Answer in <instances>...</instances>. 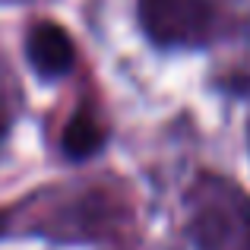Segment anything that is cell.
Here are the masks:
<instances>
[{"mask_svg": "<svg viewBox=\"0 0 250 250\" xmlns=\"http://www.w3.org/2000/svg\"><path fill=\"white\" fill-rule=\"evenodd\" d=\"M127 219L130 206L121 200V190L108 184H80L42 190L19 209H6L0 215V228L13 234L48 238L57 244H89L117 234Z\"/></svg>", "mask_w": 250, "mask_h": 250, "instance_id": "6da1fadb", "label": "cell"}, {"mask_svg": "<svg viewBox=\"0 0 250 250\" xmlns=\"http://www.w3.org/2000/svg\"><path fill=\"white\" fill-rule=\"evenodd\" d=\"M184 203L196 250H250V193L238 181L203 171Z\"/></svg>", "mask_w": 250, "mask_h": 250, "instance_id": "7a4b0ae2", "label": "cell"}, {"mask_svg": "<svg viewBox=\"0 0 250 250\" xmlns=\"http://www.w3.org/2000/svg\"><path fill=\"white\" fill-rule=\"evenodd\" d=\"M136 22L159 51H203L225 35L222 0H136Z\"/></svg>", "mask_w": 250, "mask_h": 250, "instance_id": "3957f363", "label": "cell"}, {"mask_svg": "<svg viewBox=\"0 0 250 250\" xmlns=\"http://www.w3.org/2000/svg\"><path fill=\"white\" fill-rule=\"evenodd\" d=\"M25 63L42 83H61L76 67V42L61 22L54 19H38L25 32Z\"/></svg>", "mask_w": 250, "mask_h": 250, "instance_id": "277c9868", "label": "cell"}, {"mask_svg": "<svg viewBox=\"0 0 250 250\" xmlns=\"http://www.w3.org/2000/svg\"><path fill=\"white\" fill-rule=\"evenodd\" d=\"M108 127L98 117L95 104H80L61 130V155L67 162H89L108 146Z\"/></svg>", "mask_w": 250, "mask_h": 250, "instance_id": "5b68a950", "label": "cell"}, {"mask_svg": "<svg viewBox=\"0 0 250 250\" xmlns=\"http://www.w3.org/2000/svg\"><path fill=\"white\" fill-rule=\"evenodd\" d=\"M13 117H16V111H13V98H10V89H6V85H3V80H0V146H3V140L10 136Z\"/></svg>", "mask_w": 250, "mask_h": 250, "instance_id": "8992f818", "label": "cell"}, {"mask_svg": "<svg viewBox=\"0 0 250 250\" xmlns=\"http://www.w3.org/2000/svg\"><path fill=\"white\" fill-rule=\"evenodd\" d=\"M247 149H250V121H247Z\"/></svg>", "mask_w": 250, "mask_h": 250, "instance_id": "52a82bcc", "label": "cell"}]
</instances>
